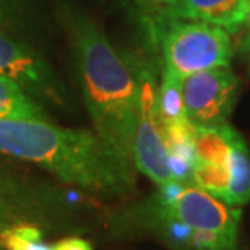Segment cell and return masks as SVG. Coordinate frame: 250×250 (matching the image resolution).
Returning <instances> with one entry per match:
<instances>
[{"label":"cell","instance_id":"12","mask_svg":"<svg viewBox=\"0 0 250 250\" xmlns=\"http://www.w3.org/2000/svg\"><path fill=\"white\" fill-rule=\"evenodd\" d=\"M0 247L7 250H56V244L49 246L42 241L38 228L21 223L0 232Z\"/></svg>","mask_w":250,"mask_h":250},{"label":"cell","instance_id":"3","mask_svg":"<svg viewBox=\"0 0 250 250\" xmlns=\"http://www.w3.org/2000/svg\"><path fill=\"white\" fill-rule=\"evenodd\" d=\"M149 221L174 250H236L242 211L192 184L159 187Z\"/></svg>","mask_w":250,"mask_h":250},{"label":"cell","instance_id":"1","mask_svg":"<svg viewBox=\"0 0 250 250\" xmlns=\"http://www.w3.org/2000/svg\"><path fill=\"white\" fill-rule=\"evenodd\" d=\"M0 153L103 197L128 193L135 182L133 169L96 132L59 127L47 119H0Z\"/></svg>","mask_w":250,"mask_h":250},{"label":"cell","instance_id":"5","mask_svg":"<svg viewBox=\"0 0 250 250\" xmlns=\"http://www.w3.org/2000/svg\"><path fill=\"white\" fill-rule=\"evenodd\" d=\"M239 91V80L229 67L188 75L182 80L186 117L195 127L228 124Z\"/></svg>","mask_w":250,"mask_h":250},{"label":"cell","instance_id":"9","mask_svg":"<svg viewBox=\"0 0 250 250\" xmlns=\"http://www.w3.org/2000/svg\"><path fill=\"white\" fill-rule=\"evenodd\" d=\"M224 202L232 207L250 202V151L236 130L231 138V184Z\"/></svg>","mask_w":250,"mask_h":250},{"label":"cell","instance_id":"10","mask_svg":"<svg viewBox=\"0 0 250 250\" xmlns=\"http://www.w3.org/2000/svg\"><path fill=\"white\" fill-rule=\"evenodd\" d=\"M0 119H46V112L17 83L0 75Z\"/></svg>","mask_w":250,"mask_h":250},{"label":"cell","instance_id":"16","mask_svg":"<svg viewBox=\"0 0 250 250\" xmlns=\"http://www.w3.org/2000/svg\"><path fill=\"white\" fill-rule=\"evenodd\" d=\"M242 47H244V51H246V54L249 56V61H250V33L246 36V39H244Z\"/></svg>","mask_w":250,"mask_h":250},{"label":"cell","instance_id":"7","mask_svg":"<svg viewBox=\"0 0 250 250\" xmlns=\"http://www.w3.org/2000/svg\"><path fill=\"white\" fill-rule=\"evenodd\" d=\"M0 75L10 78L23 91L34 96L61 99V91L51 68L41 61L38 54L0 33Z\"/></svg>","mask_w":250,"mask_h":250},{"label":"cell","instance_id":"11","mask_svg":"<svg viewBox=\"0 0 250 250\" xmlns=\"http://www.w3.org/2000/svg\"><path fill=\"white\" fill-rule=\"evenodd\" d=\"M156 112L159 124L187 119L182 99V78L163 72L161 83L156 89Z\"/></svg>","mask_w":250,"mask_h":250},{"label":"cell","instance_id":"13","mask_svg":"<svg viewBox=\"0 0 250 250\" xmlns=\"http://www.w3.org/2000/svg\"><path fill=\"white\" fill-rule=\"evenodd\" d=\"M23 209L24 207L21 205V197L17 192L15 182L0 167V232L21 224Z\"/></svg>","mask_w":250,"mask_h":250},{"label":"cell","instance_id":"6","mask_svg":"<svg viewBox=\"0 0 250 250\" xmlns=\"http://www.w3.org/2000/svg\"><path fill=\"white\" fill-rule=\"evenodd\" d=\"M140 72V103L133 135V164L159 187L172 182L169 153L156 112V89L153 73Z\"/></svg>","mask_w":250,"mask_h":250},{"label":"cell","instance_id":"2","mask_svg":"<svg viewBox=\"0 0 250 250\" xmlns=\"http://www.w3.org/2000/svg\"><path fill=\"white\" fill-rule=\"evenodd\" d=\"M83 98L94 132L128 167L140 103V72H135L93 20L73 15L68 21Z\"/></svg>","mask_w":250,"mask_h":250},{"label":"cell","instance_id":"8","mask_svg":"<svg viewBox=\"0 0 250 250\" xmlns=\"http://www.w3.org/2000/svg\"><path fill=\"white\" fill-rule=\"evenodd\" d=\"M250 0H182L179 20H192L236 31L246 23Z\"/></svg>","mask_w":250,"mask_h":250},{"label":"cell","instance_id":"15","mask_svg":"<svg viewBox=\"0 0 250 250\" xmlns=\"http://www.w3.org/2000/svg\"><path fill=\"white\" fill-rule=\"evenodd\" d=\"M56 250H93L88 242L82 241V239H67L56 244Z\"/></svg>","mask_w":250,"mask_h":250},{"label":"cell","instance_id":"14","mask_svg":"<svg viewBox=\"0 0 250 250\" xmlns=\"http://www.w3.org/2000/svg\"><path fill=\"white\" fill-rule=\"evenodd\" d=\"M153 28L169 26L179 20L182 0H128Z\"/></svg>","mask_w":250,"mask_h":250},{"label":"cell","instance_id":"4","mask_svg":"<svg viewBox=\"0 0 250 250\" xmlns=\"http://www.w3.org/2000/svg\"><path fill=\"white\" fill-rule=\"evenodd\" d=\"M163 72L179 78L188 75L229 67L232 57V42L226 29L200 21H172L164 29Z\"/></svg>","mask_w":250,"mask_h":250}]
</instances>
